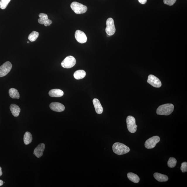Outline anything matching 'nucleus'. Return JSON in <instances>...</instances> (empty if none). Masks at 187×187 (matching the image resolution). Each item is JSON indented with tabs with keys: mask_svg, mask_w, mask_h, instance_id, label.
Here are the masks:
<instances>
[{
	"mask_svg": "<svg viewBox=\"0 0 187 187\" xmlns=\"http://www.w3.org/2000/svg\"><path fill=\"white\" fill-rule=\"evenodd\" d=\"M174 106L171 104H166L160 106L157 110V114L159 115L168 116L173 112Z\"/></svg>",
	"mask_w": 187,
	"mask_h": 187,
	"instance_id": "obj_1",
	"label": "nucleus"
},
{
	"mask_svg": "<svg viewBox=\"0 0 187 187\" xmlns=\"http://www.w3.org/2000/svg\"><path fill=\"white\" fill-rule=\"evenodd\" d=\"M112 149L114 153L119 155L127 154L130 151L129 147L120 143H114L113 145Z\"/></svg>",
	"mask_w": 187,
	"mask_h": 187,
	"instance_id": "obj_2",
	"label": "nucleus"
},
{
	"mask_svg": "<svg viewBox=\"0 0 187 187\" xmlns=\"http://www.w3.org/2000/svg\"><path fill=\"white\" fill-rule=\"evenodd\" d=\"M71 8L77 14H82L86 12L88 7L77 2H73L71 4Z\"/></svg>",
	"mask_w": 187,
	"mask_h": 187,
	"instance_id": "obj_3",
	"label": "nucleus"
},
{
	"mask_svg": "<svg viewBox=\"0 0 187 187\" xmlns=\"http://www.w3.org/2000/svg\"><path fill=\"white\" fill-rule=\"evenodd\" d=\"M126 121L128 129L130 133H135L138 126L136 124L135 118L132 116H128L126 118Z\"/></svg>",
	"mask_w": 187,
	"mask_h": 187,
	"instance_id": "obj_4",
	"label": "nucleus"
},
{
	"mask_svg": "<svg viewBox=\"0 0 187 187\" xmlns=\"http://www.w3.org/2000/svg\"><path fill=\"white\" fill-rule=\"evenodd\" d=\"M76 63V60L72 56H68L66 57L61 64L62 67L65 68H70L73 67Z\"/></svg>",
	"mask_w": 187,
	"mask_h": 187,
	"instance_id": "obj_5",
	"label": "nucleus"
},
{
	"mask_svg": "<svg viewBox=\"0 0 187 187\" xmlns=\"http://www.w3.org/2000/svg\"><path fill=\"white\" fill-rule=\"evenodd\" d=\"M106 24L105 31L107 35L109 36L114 35L116 31L114 20L112 18H109L107 21Z\"/></svg>",
	"mask_w": 187,
	"mask_h": 187,
	"instance_id": "obj_6",
	"label": "nucleus"
},
{
	"mask_svg": "<svg viewBox=\"0 0 187 187\" xmlns=\"http://www.w3.org/2000/svg\"><path fill=\"white\" fill-rule=\"evenodd\" d=\"M160 140V137L158 136H155L150 138L145 143V148L148 149H151L155 147L157 144Z\"/></svg>",
	"mask_w": 187,
	"mask_h": 187,
	"instance_id": "obj_7",
	"label": "nucleus"
},
{
	"mask_svg": "<svg viewBox=\"0 0 187 187\" xmlns=\"http://www.w3.org/2000/svg\"><path fill=\"white\" fill-rule=\"evenodd\" d=\"M12 65L10 62L7 61L0 67V77L6 76L12 69Z\"/></svg>",
	"mask_w": 187,
	"mask_h": 187,
	"instance_id": "obj_8",
	"label": "nucleus"
},
{
	"mask_svg": "<svg viewBox=\"0 0 187 187\" xmlns=\"http://www.w3.org/2000/svg\"><path fill=\"white\" fill-rule=\"evenodd\" d=\"M147 82L151 85L156 88H159L162 86V83L159 79L153 75L149 76Z\"/></svg>",
	"mask_w": 187,
	"mask_h": 187,
	"instance_id": "obj_9",
	"label": "nucleus"
},
{
	"mask_svg": "<svg viewBox=\"0 0 187 187\" xmlns=\"http://www.w3.org/2000/svg\"><path fill=\"white\" fill-rule=\"evenodd\" d=\"M75 37L76 40L80 43H86L87 41V37L84 32L77 30L75 32Z\"/></svg>",
	"mask_w": 187,
	"mask_h": 187,
	"instance_id": "obj_10",
	"label": "nucleus"
},
{
	"mask_svg": "<svg viewBox=\"0 0 187 187\" xmlns=\"http://www.w3.org/2000/svg\"><path fill=\"white\" fill-rule=\"evenodd\" d=\"M39 16L40 18L38 20V21L40 24H44L45 26H48L52 23V21L49 19L47 14L44 13H40Z\"/></svg>",
	"mask_w": 187,
	"mask_h": 187,
	"instance_id": "obj_11",
	"label": "nucleus"
},
{
	"mask_svg": "<svg viewBox=\"0 0 187 187\" xmlns=\"http://www.w3.org/2000/svg\"><path fill=\"white\" fill-rule=\"evenodd\" d=\"M50 108L56 112H61L65 110V107L62 104L58 102H52L50 105Z\"/></svg>",
	"mask_w": 187,
	"mask_h": 187,
	"instance_id": "obj_12",
	"label": "nucleus"
},
{
	"mask_svg": "<svg viewBox=\"0 0 187 187\" xmlns=\"http://www.w3.org/2000/svg\"><path fill=\"white\" fill-rule=\"evenodd\" d=\"M45 148V144L43 143H40L34 150V154L37 158L41 157L43 155Z\"/></svg>",
	"mask_w": 187,
	"mask_h": 187,
	"instance_id": "obj_13",
	"label": "nucleus"
},
{
	"mask_svg": "<svg viewBox=\"0 0 187 187\" xmlns=\"http://www.w3.org/2000/svg\"><path fill=\"white\" fill-rule=\"evenodd\" d=\"M96 113L98 114H101L103 112V108L100 103L99 100L97 99H94L92 101Z\"/></svg>",
	"mask_w": 187,
	"mask_h": 187,
	"instance_id": "obj_14",
	"label": "nucleus"
},
{
	"mask_svg": "<svg viewBox=\"0 0 187 187\" xmlns=\"http://www.w3.org/2000/svg\"><path fill=\"white\" fill-rule=\"evenodd\" d=\"M49 95L52 97H61L63 96L64 92L62 90L58 89L51 90L49 92Z\"/></svg>",
	"mask_w": 187,
	"mask_h": 187,
	"instance_id": "obj_15",
	"label": "nucleus"
},
{
	"mask_svg": "<svg viewBox=\"0 0 187 187\" xmlns=\"http://www.w3.org/2000/svg\"><path fill=\"white\" fill-rule=\"evenodd\" d=\"M10 109L13 116L15 117H18L19 116L20 109L18 106L15 104H12L10 105Z\"/></svg>",
	"mask_w": 187,
	"mask_h": 187,
	"instance_id": "obj_16",
	"label": "nucleus"
},
{
	"mask_svg": "<svg viewBox=\"0 0 187 187\" xmlns=\"http://www.w3.org/2000/svg\"><path fill=\"white\" fill-rule=\"evenodd\" d=\"M154 176L155 179L159 182H166L169 179V177L167 176L158 173H154Z\"/></svg>",
	"mask_w": 187,
	"mask_h": 187,
	"instance_id": "obj_17",
	"label": "nucleus"
},
{
	"mask_svg": "<svg viewBox=\"0 0 187 187\" xmlns=\"http://www.w3.org/2000/svg\"><path fill=\"white\" fill-rule=\"evenodd\" d=\"M86 75V72L83 70H79L76 71L73 74L74 78L77 80H79L84 78Z\"/></svg>",
	"mask_w": 187,
	"mask_h": 187,
	"instance_id": "obj_18",
	"label": "nucleus"
},
{
	"mask_svg": "<svg viewBox=\"0 0 187 187\" xmlns=\"http://www.w3.org/2000/svg\"><path fill=\"white\" fill-rule=\"evenodd\" d=\"M9 94L10 97L13 99H19L20 97L19 93L18 90L14 88H11L9 90Z\"/></svg>",
	"mask_w": 187,
	"mask_h": 187,
	"instance_id": "obj_19",
	"label": "nucleus"
},
{
	"mask_svg": "<svg viewBox=\"0 0 187 187\" xmlns=\"http://www.w3.org/2000/svg\"><path fill=\"white\" fill-rule=\"evenodd\" d=\"M127 177L130 180L134 183H138L140 178L138 176L133 173H129L127 174Z\"/></svg>",
	"mask_w": 187,
	"mask_h": 187,
	"instance_id": "obj_20",
	"label": "nucleus"
},
{
	"mask_svg": "<svg viewBox=\"0 0 187 187\" xmlns=\"http://www.w3.org/2000/svg\"><path fill=\"white\" fill-rule=\"evenodd\" d=\"M23 140L24 143L26 145H29L32 142V136L30 132H26L24 136Z\"/></svg>",
	"mask_w": 187,
	"mask_h": 187,
	"instance_id": "obj_21",
	"label": "nucleus"
},
{
	"mask_svg": "<svg viewBox=\"0 0 187 187\" xmlns=\"http://www.w3.org/2000/svg\"><path fill=\"white\" fill-rule=\"evenodd\" d=\"M39 35V33L36 31H34L30 33L28 37V39L31 42L35 41Z\"/></svg>",
	"mask_w": 187,
	"mask_h": 187,
	"instance_id": "obj_22",
	"label": "nucleus"
},
{
	"mask_svg": "<svg viewBox=\"0 0 187 187\" xmlns=\"http://www.w3.org/2000/svg\"><path fill=\"white\" fill-rule=\"evenodd\" d=\"M177 160L174 158L171 157L169 158L167 162V165L169 167H174L177 164Z\"/></svg>",
	"mask_w": 187,
	"mask_h": 187,
	"instance_id": "obj_23",
	"label": "nucleus"
},
{
	"mask_svg": "<svg viewBox=\"0 0 187 187\" xmlns=\"http://www.w3.org/2000/svg\"><path fill=\"white\" fill-rule=\"evenodd\" d=\"M11 0H1L0 1V8L4 9L6 8Z\"/></svg>",
	"mask_w": 187,
	"mask_h": 187,
	"instance_id": "obj_24",
	"label": "nucleus"
},
{
	"mask_svg": "<svg viewBox=\"0 0 187 187\" xmlns=\"http://www.w3.org/2000/svg\"><path fill=\"white\" fill-rule=\"evenodd\" d=\"M181 169L183 173L186 172L187 171V162H184L181 164Z\"/></svg>",
	"mask_w": 187,
	"mask_h": 187,
	"instance_id": "obj_25",
	"label": "nucleus"
},
{
	"mask_svg": "<svg viewBox=\"0 0 187 187\" xmlns=\"http://www.w3.org/2000/svg\"><path fill=\"white\" fill-rule=\"evenodd\" d=\"M176 0H164V3L165 4L168 5H173L175 3Z\"/></svg>",
	"mask_w": 187,
	"mask_h": 187,
	"instance_id": "obj_26",
	"label": "nucleus"
},
{
	"mask_svg": "<svg viewBox=\"0 0 187 187\" xmlns=\"http://www.w3.org/2000/svg\"><path fill=\"white\" fill-rule=\"evenodd\" d=\"M138 1L141 4H144L147 2V0H138Z\"/></svg>",
	"mask_w": 187,
	"mask_h": 187,
	"instance_id": "obj_27",
	"label": "nucleus"
},
{
	"mask_svg": "<svg viewBox=\"0 0 187 187\" xmlns=\"http://www.w3.org/2000/svg\"><path fill=\"white\" fill-rule=\"evenodd\" d=\"M3 181L2 180H0V186H3Z\"/></svg>",
	"mask_w": 187,
	"mask_h": 187,
	"instance_id": "obj_28",
	"label": "nucleus"
},
{
	"mask_svg": "<svg viewBox=\"0 0 187 187\" xmlns=\"http://www.w3.org/2000/svg\"><path fill=\"white\" fill-rule=\"evenodd\" d=\"M1 169V167H0V177L3 174V173L2 172Z\"/></svg>",
	"mask_w": 187,
	"mask_h": 187,
	"instance_id": "obj_29",
	"label": "nucleus"
},
{
	"mask_svg": "<svg viewBox=\"0 0 187 187\" xmlns=\"http://www.w3.org/2000/svg\"><path fill=\"white\" fill-rule=\"evenodd\" d=\"M27 43H29V41H28V42H27Z\"/></svg>",
	"mask_w": 187,
	"mask_h": 187,
	"instance_id": "obj_30",
	"label": "nucleus"
}]
</instances>
